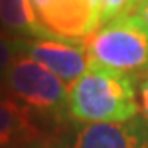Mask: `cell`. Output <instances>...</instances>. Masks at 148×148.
Segmentation results:
<instances>
[{
  "instance_id": "cell-1",
  "label": "cell",
  "mask_w": 148,
  "mask_h": 148,
  "mask_svg": "<svg viewBox=\"0 0 148 148\" xmlns=\"http://www.w3.org/2000/svg\"><path fill=\"white\" fill-rule=\"evenodd\" d=\"M137 112L136 79L93 62L68 89L66 114L77 123H125Z\"/></svg>"
},
{
  "instance_id": "cell-8",
  "label": "cell",
  "mask_w": 148,
  "mask_h": 148,
  "mask_svg": "<svg viewBox=\"0 0 148 148\" xmlns=\"http://www.w3.org/2000/svg\"><path fill=\"white\" fill-rule=\"evenodd\" d=\"M0 23L7 32L29 38L43 36L30 0H0Z\"/></svg>"
},
{
  "instance_id": "cell-5",
  "label": "cell",
  "mask_w": 148,
  "mask_h": 148,
  "mask_svg": "<svg viewBox=\"0 0 148 148\" xmlns=\"http://www.w3.org/2000/svg\"><path fill=\"white\" fill-rule=\"evenodd\" d=\"M23 54L43 64L70 88L89 66L84 41H70L52 36L23 38Z\"/></svg>"
},
{
  "instance_id": "cell-12",
  "label": "cell",
  "mask_w": 148,
  "mask_h": 148,
  "mask_svg": "<svg viewBox=\"0 0 148 148\" xmlns=\"http://www.w3.org/2000/svg\"><path fill=\"white\" fill-rule=\"evenodd\" d=\"M132 14L143 23V27L148 30V0H139V4L136 5Z\"/></svg>"
},
{
  "instance_id": "cell-14",
  "label": "cell",
  "mask_w": 148,
  "mask_h": 148,
  "mask_svg": "<svg viewBox=\"0 0 148 148\" xmlns=\"http://www.w3.org/2000/svg\"><path fill=\"white\" fill-rule=\"evenodd\" d=\"M137 4H139V0H137Z\"/></svg>"
},
{
  "instance_id": "cell-13",
  "label": "cell",
  "mask_w": 148,
  "mask_h": 148,
  "mask_svg": "<svg viewBox=\"0 0 148 148\" xmlns=\"http://www.w3.org/2000/svg\"><path fill=\"white\" fill-rule=\"evenodd\" d=\"M27 148H66L64 145H62L59 139H54V137H48V139H38L34 141L32 145H29Z\"/></svg>"
},
{
  "instance_id": "cell-9",
  "label": "cell",
  "mask_w": 148,
  "mask_h": 148,
  "mask_svg": "<svg viewBox=\"0 0 148 148\" xmlns=\"http://www.w3.org/2000/svg\"><path fill=\"white\" fill-rule=\"evenodd\" d=\"M20 54H23V38L0 30V82Z\"/></svg>"
},
{
  "instance_id": "cell-7",
  "label": "cell",
  "mask_w": 148,
  "mask_h": 148,
  "mask_svg": "<svg viewBox=\"0 0 148 148\" xmlns=\"http://www.w3.org/2000/svg\"><path fill=\"white\" fill-rule=\"evenodd\" d=\"M41 139L30 111L0 89V148H27Z\"/></svg>"
},
{
  "instance_id": "cell-10",
  "label": "cell",
  "mask_w": 148,
  "mask_h": 148,
  "mask_svg": "<svg viewBox=\"0 0 148 148\" xmlns=\"http://www.w3.org/2000/svg\"><path fill=\"white\" fill-rule=\"evenodd\" d=\"M137 5V0H100V20L102 25L111 20L130 14Z\"/></svg>"
},
{
  "instance_id": "cell-2",
  "label": "cell",
  "mask_w": 148,
  "mask_h": 148,
  "mask_svg": "<svg viewBox=\"0 0 148 148\" xmlns=\"http://www.w3.org/2000/svg\"><path fill=\"white\" fill-rule=\"evenodd\" d=\"M84 47L93 64L136 80L148 75V30L132 13L100 25Z\"/></svg>"
},
{
  "instance_id": "cell-11",
  "label": "cell",
  "mask_w": 148,
  "mask_h": 148,
  "mask_svg": "<svg viewBox=\"0 0 148 148\" xmlns=\"http://www.w3.org/2000/svg\"><path fill=\"white\" fill-rule=\"evenodd\" d=\"M137 100H139L141 120L145 123H148V75L139 80V88H137Z\"/></svg>"
},
{
  "instance_id": "cell-4",
  "label": "cell",
  "mask_w": 148,
  "mask_h": 148,
  "mask_svg": "<svg viewBox=\"0 0 148 148\" xmlns=\"http://www.w3.org/2000/svg\"><path fill=\"white\" fill-rule=\"evenodd\" d=\"M43 36L84 41L102 25L100 0H30Z\"/></svg>"
},
{
  "instance_id": "cell-6",
  "label": "cell",
  "mask_w": 148,
  "mask_h": 148,
  "mask_svg": "<svg viewBox=\"0 0 148 148\" xmlns=\"http://www.w3.org/2000/svg\"><path fill=\"white\" fill-rule=\"evenodd\" d=\"M71 148H148V123L134 118L125 123L84 125L73 137Z\"/></svg>"
},
{
  "instance_id": "cell-3",
  "label": "cell",
  "mask_w": 148,
  "mask_h": 148,
  "mask_svg": "<svg viewBox=\"0 0 148 148\" xmlns=\"http://www.w3.org/2000/svg\"><path fill=\"white\" fill-rule=\"evenodd\" d=\"M4 93L29 111L59 116L68 109V86L43 64L20 54L0 86Z\"/></svg>"
}]
</instances>
